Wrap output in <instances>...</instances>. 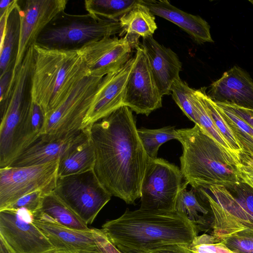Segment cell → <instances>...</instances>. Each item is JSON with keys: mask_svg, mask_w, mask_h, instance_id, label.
Returning <instances> with one entry per match:
<instances>
[{"mask_svg": "<svg viewBox=\"0 0 253 253\" xmlns=\"http://www.w3.org/2000/svg\"><path fill=\"white\" fill-rule=\"evenodd\" d=\"M95 156L93 170L104 188L126 204L140 198L149 157L137 133L132 110L123 105L86 127Z\"/></svg>", "mask_w": 253, "mask_h": 253, "instance_id": "obj_1", "label": "cell"}, {"mask_svg": "<svg viewBox=\"0 0 253 253\" xmlns=\"http://www.w3.org/2000/svg\"><path fill=\"white\" fill-rule=\"evenodd\" d=\"M101 230L117 248L146 252L162 246L190 247L199 231L176 211L127 209L119 217L107 221Z\"/></svg>", "mask_w": 253, "mask_h": 253, "instance_id": "obj_2", "label": "cell"}, {"mask_svg": "<svg viewBox=\"0 0 253 253\" xmlns=\"http://www.w3.org/2000/svg\"><path fill=\"white\" fill-rule=\"evenodd\" d=\"M177 131L182 146L180 170L192 188L205 190L222 186L228 189L241 182L237 169L239 156L224 149L197 124Z\"/></svg>", "mask_w": 253, "mask_h": 253, "instance_id": "obj_3", "label": "cell"}, {"mask_svg": "<svg viewBox=\"0 0 253 253\" xmlns=\"http://www.w3.org/2000/svg\"><path fill=\"white\" fill-rule=\"evenodd\" d=\"M90 75L78 50L46 48L34 44L30 96L44 116L54 110L76 84Z\"/></svg>", "mask_w": 253, "mask_h": 253, "instance_id": "obj_4", "label": "cell"}, {"mask_svg": "<svg viewBox=\"0 0 253 253\" xmlns=\"http://www.w3.org/2000/svg\"><path fill=\"white\" fill-rule=\"evenodd\" d=\"M198 189L211 208V235L216 243L240 232L253 234V189L241 182L231 188L211 186Z\"/></svg>", "mask_w": 253, "mask_h": 253, "instance_id": "obj_5", "label": "cell"}, {"mask_svg": "<svg viewBox=\"0 0 253 253\" xmlns=\"http://www.w3.org/2000/svg\"><path fill=\"white\" fill-rule=\"evenodd\" d=\"M122 32L119 21L91 14L60 13L44 28L36 44L49 49L79 50L86 44L105 37L119 36Z\"/></svg>", "mask_w": 253, "mask_h": 253, "instance_id": "obj_6", "label": "cell"}, {"mask_svg": "<svg viewBox=\"0 0 253 253\" xmlns=\"http://www.w3.org/2000/svg\"><path fill=\"white\" fill-rule=\"evenodd\" d=\"M33 57L27 54L18 68L10 95L0 113V168L9 166L17 156L20 137L29 114Z\"/></svg>", "mask_w": 253, "mask_h": 253, "instance_id": "obj_7", "label": "cell"}, {"mask_svg": "<svg viewBox=\"0 0 253 253\" xmlns=\"http://www.w3.org/2000/svg\"><path fill=\"white\" fill-rule=\"evenodd\" d=\"M53 193L85 224H91L112 195L102 185L93 169L58 177Z\"/></svg>", "mask_w": 253, "mask_h": 253, "instance_id": "obj_8", "label": "cell"}, {"mask_svg": "<svg viewBox=\"0 0 253 253\" xmlns=\"http://www.w3.org/2000/svg\"><path fill=\"white\" fill-rule=\"evenodd\" d=\"M188 184L177 166L162 158H149L141 185L139 209L175 211L178 195Z\"/></svg>", "mask_w": 253, "mask_h": 253, "instance_id": "obj_9", "label": "cell"}, {"mask_svg": "<svg viewBox=\"0 0 253 253\" xmlns=\"http://www.w3.org/2000/svg\"><path fill=\"white\" fill-rule=\"evenodd\" d=\"M103 77L89 75L80 81L66 98L45 116L41 134L63 135L82 129L83 121Z\"/></svg>", "mask_w": 253, "mask_h": 253, "instance_id": "obj_10", "label": "cell"}, {"mask_svg": "<svg viewBox=\"0 0 253 253\" xmlns=\"http://www.w3.org/2000/svg\"><path fill=\"white\" fill-rule=\"evenodd\" d=\"M59 160L44 164L0 169V211L23 195L38 190L53 191Z\"/></svg>", "mask_w": 253, "mask_h": 253, "instance_id": "obj_11", "label": "cell"}, {"mask_svg": "<svg viewBox=\"0 0 253 253\" xmlns=\"http://www.w3.org/2000/svg\"><path fill=\"white\" fill-rule=\"evenodd\" d=\"M33 219L32 213L24 208L0 211V236L15 253H45L55 249Z\"/></svg>", "mask_w": 253, "mask_h": 253, "instance_id": "obj_12", "label": "cell"}, {"mask_svg": "<svg viewBox=\"0 0 253 253\" xmlns=\"http://www.w3.org/2000/svg\"><path fill=\"white\" fill-rule=\"evenodd\" d=\"M126 84L124 105L137 114L148 116L162 106V95L153 77L146 54L139 45Z\"/></svg>", "mask_w": 253, "mask_h": 253, "instance_id": "obj_13", "label": "cell"}, {"mask_svg": "<svg viewBox=\"0 0 253 253\" xmlns=\"http://www.w3.org/2000/svg\"><path fill=\"white\" fill-rule=\"evenodd\" d=\"M67 2L66 0H28L22 8L20 6V34L12 82L27 50L36 43L44 28L64 11Z\"/></svg>", "mask_w": 253, "mask_h": 253, "instance_id": "obj_14", "label": "cell"}, {"mask_svg": "<svg viewBox=\"0 0 253 253\" xmlns=\"http://www.w3.org/2000/svg\"><path fill=\"white\" fill-rule=\"evenodd\" d=\"M132 47L125 37H105L78 50L90 75L103 77L123 66L131 58Z\"/></svg>", "mask_w": 253, "mask_h": 253, "instance_id": "obj_15", "label": "cell"}, {"mask_svg": "<svg viewBox=\"0 0 253 253\" xmlns=\"http://www.w3.org/2000/svg\"><path fill=\"white\" fill-rule=\"evenodd\" d=\"M134 60V56L131 57L119 69L103 78L83 121L82 129L105 118L124 105L126 84Z\"/></svg>", "mask_w": 253, "mask_h": 253, "instance_id": "obj_16", "label": "cell"}, {"mask_svg": "<svg viewBox=\"0 0 253 253\" xmlns=\"http://www.w3.org/2000/svg\"><path fill=\"white\" fill-rule=\"evenodd\" d=\"M207 94L216 103L253 110V81L238 66L225 72Z\"/></svg>", "mask_w": 253, "mask_h": 253, "instance_id": "obj_17", "label": "cell"}, {"mask_svg": "<svg viewBox=\"0 0 253 253\" xmlns=\"http://www.w3.org/2000/svg\"><path fill=\"white\" fill-rule=\"evenodd\" d=\"M33 222L56 250L68 253L98 250L96 229L82 230L70 228L41 214L33 215Z\"/></svg>", "mask_w": 253, "mask_h": 253, "instance_id": "obj_18", "label": "cell"}, {"mask_svg": "<svg viewBox=\"0 0 253 253\" xmlns=\"http://www.w3.org/2000/svg\"><path fill=\"white\" fill-rule=\"evenodd\" d=\"M84 130L82 129L63 135L42 134L8 167L33 166L59 160Z\"/></svg>", "mask_w": 253, "mask_h": 253, "instance_id": "obj_19", "label": "cell"}, {"mask_svg": "<svg viewBox=\"0 0 253 253\" xmlns=\"http://www.w3.org/2000/svg\"><path fill=\"white\" fill-rule=\"evenodd\" d=\"M140 45L146 54L161 95H169L172 83L180 78L182 63L178 56L170 48L159 43L153 36L142 38Z\"/></svg>", "mask_w": 253, "mask_h": 253, "instance_id": "obj_20", "label": "cell"}, {"mask_svg": "<svg viewBox=\"0 0 253 253\" xmlns=\"http://www.w3.org/2000/svg\"><path fill=\"white\" fill-rule=\"evenodd\" d=\"M154 15L176 25L197 43L213 42L208 23L201 17L181 10L167 0H140Z\"/></svg>", "mask_w": 253, "mask_h": 253, "instance_id": "obj_21", "label": "cell"}, {"mask_svg": "<svg viewBox=\"0 0 253 253\" xmlns=\"http://www.w3.org/2000/svg\"><path fill=\"white\" fill-rule=\"evenodd\" d=\"M95 156L87 128L59 159L58 177L79 174L93 169Z\"/></svg>", "mask_w": 253, "mask_h": 253, "instance_id": "obj_22", "label": "cell"}, {"mask_svg": "<svg viewBox=\"0 0 253 253\" xmlns=\"http://www.w3.org/2000/svg\"><path fill=\"white\" fill-rule=\"evenodd\" d=\"M119 22L122 28L120 36L126 35L125 37L132 48H136L140 45V37L153 36L157 29L154 15L147 6L140 2V0L139 3L124 15Z\"/></svg>", "mask_w": 253, "mask_h": 253, "instance_id": "obj_23", "label": "cell"}, {"mask_svg": "<svg viewBox=\"0 0 253 253\" xmlns=\"http://www.w3.org/2000/svg\"><path fill=\"white\" fill-rule=\"evenodd\" d=\"M184 187L179 192L175 210L185 215L196 227L198 231H207L211 228L212 215L209 205H206L198 196L197 190H188Z\"/></svg>", "mask_w": 253, "mask_h": 253, "instance_id": "obj_24", "label": "cell"}, {"mask_svg": "<svg viewBox=\"0 0 253 253\" xmlns=\"http://www.w3.org/2000/svg\"><path fill=\"white\" fill-rule=\"evenodd\" d=\"M37 214L44 215L56 223L70 228L82 230L90 229L53 192L45 195L39 211L34 215Z\"/></svg>", "mask_w": 253, "mask_h": 253, "instance_id": "obj_25", "label": "cell"}, {"mask_svg": "<svg viewBox=\"0 0 253 253\" xmlns=\"http://www.w3.org/2000/svg\"><path fill=\"white\" fill-rule=\"evenodd\" d=\"M20 7L18 3L9 15L4 37L0 42V76L14 66L20 34Z\"/></svg>", "mask_w": 253, "mask_h": 253, "instance_id": "obj_26", "label": "cell"}, {"mask_svg": "<svg viewBox=\"0 0 253 253\" xmlns=\"http://www.w3.org/2000/svg\"><path fill=\"white\" fill-rule=\"evenodd\" d=\"M216 103L239 145L241 153L253 157V127L228 106Z\"/></svg>", "mask_w": 253, "mask_h": 253, "instance_id": "obj_27", "label": "cell"}, {"mask_svg": "<svg viewBox=\"0 0 253 253\" xmlns=\"http://www.w3.org/2000/svg\"><path fill=\"white\" fill-rule=\"evenodd\" d=\"M139 2V0H86L84 7L94 17L119 21Z\"/></svg>", "mask_w": 253, "mask_h": 253, "instance_id": "obj_28", "label": "cell"}, {"mask_svg": "<svg viewBox=\"0 0 253 253\" xmlns=\"http://www.w3.org/2000/svg\"><path fill=\"white\" fill-rule=\"evenodd\" d=\"M137 133L143 147L151 159L157 158L158 150L164 143L179 139L177 129L174 126H167L157 129L141 128Z\"/></svg>", "mask_w": 253, "mask_h": 253, "instance_id": "obj_29", "label": "cell"}, {"mask_svg": "<svg viewBox=\"0 0 253 253\" xmlns=\"http://www.w3.org/2000/svg\"><path fill=\"white\" fill-rule=\"evenodd\" d=\"M191 102L197 122V124L207 132L224 149L239 156L233 151L226 139L216 127L207 106L198 92L197 89L194 90L191 97Z\"/></svg>", "mask_w": 253, "mask_h": 253, "instance_id": "obj_30", "label": "cell"}, {"mask_svg": "<svg viewBox=\"0 0 253 253\" xmlns=\"http://www.w3.org/2000/svg\"><path fill=\"white\" fill-rule=\"evenodd\" d=\"M44 118V114L41 107L31 101L28 118L19 142L17 156L33 143L41 134Z\"/></svg>", "mask_w": 253, "mask_h": 253, "instance_id": "obj_31", "label": "cell"}, {"mask_svg": "<svg viewBox=\"0 0 253 253\" xmlns=\"http://www.w3.org/2000/svg\"><path fill=\"white\" fill-rule=\"evenodd\" d=\"M206 90V88L204 87L197 89V91L206 105L216 127L226 139L233 151L239 155L241 152L239 145L229 126L219 111L217 105L207 95Z\"/></svg>", "mask_w": 253, "mask_h": 253, "instance_id": "obj_32", "label": "cell"}, {"mask_svg": "<svg viewBox=\"0 0 253 253\" xmlns=\"http://www.w3.org/2000/svg\"><path fill=\"white\" fill-rule=\"evenodd\" d=\"M194 90V89L190 87L180 78L175 80L170 87V93L175 102L183 113L195 124H197V122L191 102Z\"/></svg>", "mask_w": 253, "mask_h": 253, "instance_id": "obj_33", "label": "cell"}, {"mask_svg": "<svg viewBox=\"0 0 253 253\" xmlns=\"http://www.w3.org/2000/svg\"><path fill=\"white\" fill-rule=\"evenodd\" d=\"M50 192H51L45 190L31 192L23 195L3 210H16L24 208L34 215L39 211L45 195Z\"/></svg>", "mask_w": 253, "mask_h": 253, "instance_id": "obj_34", "label": "cell"}, {"mask_svg": "<svg viewBox=\"0 0 253 253\" xmlns=\"http://www.w3.org/2000/svg\"><path fill=\"white\" fill-rule=\"evenodd\" d=\"M221 242L234 253H253V234L238 232Z\"/></svg>", "mask_w": 253, "mask_h": 253, "instance_id": "obj_35", "label": "cell"}, {"mask_svg": "<svg viewBox=\"0 0 253 253\" xmlns=\"http://www.w3.org/2000/svg\"><path fill=\"white\" fill-rule=\"evenodd\" d=\"M240 162L237 167L238 177L241 182L253 189V157L240 153Z\"/></svg>", "mask_w": 253, "mask_h": 253, "instance_id": "obj_36", "label": "cell"}, {"mask_svg": "<svg viewBox=\"0 0 253 253\" xmlns=\"http://www.w3.org/2000/svg\"><path fill=\"white\" fill-rule=\"evenodd\" d=\"M188 248L194 253H234L222 242L192 244Z\"/></svg>", "mask_w": 253, "mask_h": 253, "instance_id": "obj_37", "label": "cell"}, {"mask_svg": "<svg viewBox=\"0 0 253 253\" xmlns=\"http://www.w3.org/2000/svg\"><path fill=\"white\" fill-rule=\"evenodd\" d=\"M96 233L97 247L101 253H122L108 240L101 229H96Z\"/></svg>", "mask_w": 253, "mask_h": 253, "instance_id": "obj_38", "label": "cell"}, {"mask_svg": "<svg viewBox=\"0 0 253 253\" xmlns=\"http://www.w3.org/2000/svg\"><path fill=\"white\" fill-rule=\"evenodd\" d=\"M145 252L147 253H190V251L188 247L169 245L162 246Z\"/></svg>", "mask_w": 253, "mask_h": 253, "instance_id": "obj_39", "label": "cell"}, {"mask_svg": "<svg viewBox=\"0 0 253 253\" xmlns=\"http://www.w3.org/2000/svg\"><path fill=\"white\" fill-rule=\"evenodd\" d=\"M226 106L229 107L237 115L253 127V111L252 110L234 106Z\"/></svg>", "mask_w": 253, "mask_h": 253, "instance_id": "obj_40", "label": "cell"}, {"mask_svg": "<svg viewBox=\"0 0 253 253\" xmlns=\"http://www.w3.org/2000/svg\"><path fill=\"white\" fill-rule=\"evenodd\" d=\"M16 0H1L0 1V16L2 15Z\"/></svg>", "mask_w": 253, "mask_h": 253, "instance_id": "obj_41", "label": "cell"}, {"mask_svg": "<svg viewBox=\"0 0 253 253\" xmlns=\"http://www.w3.org/2000/svg\"><path fill=\"white\" fill-rule=\"evenodd\" d=\"M0 253H15L1 236H0Z\"/></svg>", "mask_w": 253, "mask_h": 253, "instance_id": "obj_42", "label": "cell"}, {"mask_svg": "<svg viewBox=\"0 0 253 253\" xmlns=\"http://www.w3.org/2000/svg\"><path fill=\"white\" fill-rule=\"evenodd\" d=\"M122 253H147L143 251L128 250L125 248H118Z\"/></svg>", "mask_w": 253, "mask_h": 253, "instance_id": "obj_43", "label": "cell"}, {"mask_svg": "<svg viewBox=\"0 0 253 253\" xmlns=\"http://www.w3.org/2000/svg\"><path fill=\"white\" fill-rule=\"evenodd\" d=\"M45 253H68L65 251L58 250H54L53 251Z\"/></svg>", "mask_w": 253, "mask_h": 253, "instance_id": "obj_44", "label": "cell"}, {"mask_svg": "<svg viewBox=\"0 0 253 253\" xmlns=\"http://www.w3.org/2000/svg\"><path fill=\"white\" fill-rule=\"evenodd\" d=\"M80 253H101L99 250L96 251H84Z\"/></svg>", "mask_w": 253, "mask_h": 253, "instance_id": "obj_45", "label": "cell"}, {"mask_svg": "<svg viewBox=\"0 0 253 253\" xmlns=\"http://www.w3.org/2000/svg\"><path fill=\"white\" fill-rule=\"evenodd\" d=\"M188 249H189V248H188ZM189 251H190V253H194L192 252L190 250H189Z\"/></svg>", "mask_w": 253, "mask_h": 253, "instance_id": "obj_46", "label": "cell"}, {"mask_svg": "<svg viewBox=\"0 0 253 253\" xmlns=\"http://www.w3.org/2000/svg\"><path fill=\"white\" fill-rule=\"evenodd\" d=\"M251 2L253 3V1H251Z\"/></svg>", "mask_w": 253, "mask_h": 253, "instance_id": "obj_47", "label": "cell"}, {"mask_svg": "<svg viewBox=\"0 0 253 253\" xmlns=\"http://www.w3.org/2000/svg\"><path fill=\"white\" fill-rule=\"evenodd\" d=\"M253 111V110H252Z\"/></svg>", "mask_w": 253, "mask_h": 253, "instance_id": "obj_48", "label": "cell"}]
</instances>
